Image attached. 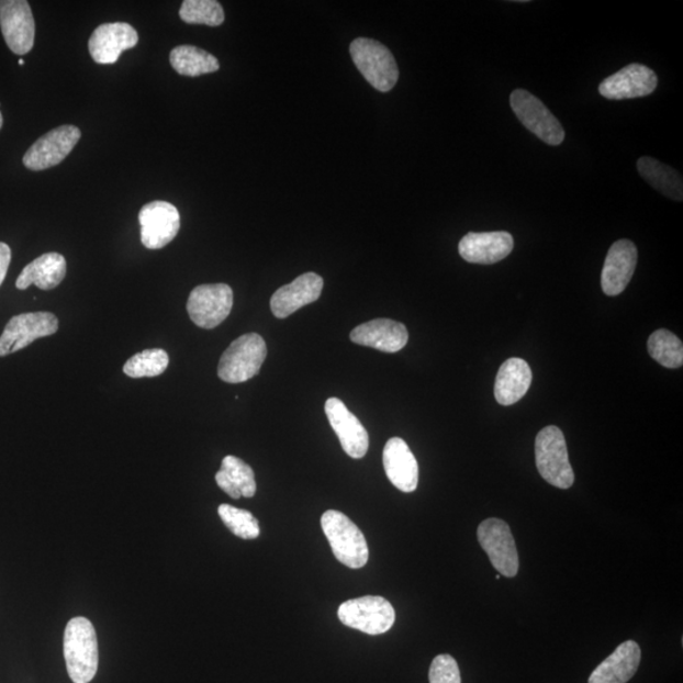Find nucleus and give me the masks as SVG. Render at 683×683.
<instances>
[{"instance_id":"c85d7f7f","label":"nucleus","mask_w":683,"mask_h":683,"mask_svg":"<svg viewBox=\"0 0 683 683\" xmlns=\"http://www.w3.org/2000/svg\"><path fill=\"white\" fill-rule=\"evenodd\" d=\"M169 362V355L164 349H145L130 358L123 372L132 379L156 378L168 369Z\"/></svg>"},{"instance_id":"4468645a","label":"nucleus","mask_w":683,"mask_h":683,"mask_svg":"<svg viewBox=\"0 0 683 683\" xmlns=\"http://www.w3.org/2000/svg\"><path fill=\"white\" fill-rule=\"evenodd\" d=\"M324 410H326L331 427L335 429L345 452L356 460L363 458L369 451L370 437L362 423L337 398L328 399Z\"/></svg>"},{"instance_id":"f3484780","label":"nucleus","mask_w":683,"mask_h":683,"mask_svg":"<svg viewBox=\"0 0 683 683\" xmlns=\"http://www.w3.org/2000/svg\"><path fill=\"white\" fill-rule=\"evenodd\" d=\"M514 248V238L504 231L470 232L458 245V253L464 261L479 265H493L504 260Z\"/></svg>"},{"instance_id":"473e14b6","label":"nucleus","mask_w":683,"mask_h":683,"mask_svg":"<svg viewBox=\"0 0 683 683\" xmlns=\"http://www.w3.org/2000/svg\"><path fill=\"white\" fill-rule=\"evenodd\" d=\"M12 260V251L10 246L0 243V285L3 284L8 268Z\"/></svg>"},{"instance_id":"bb28decb","label":"nucleus","mask_w":683,"mask_h":683,"mask_svg":"<svg viewBox=\"0 0 683 683\" xmlns=\"http://www.w3.org/2000/svg\"><path fill=\"white\" fill-rule=\"evenodd\" d=\"M170 64L182 77L197 78L200 75L219 71L220 61L210 53L195 46L175 47L170 54Z\"/></svg>"},{"instance_id":"7ed1b4c3","label":"nucleus","mask_w":683,"mask_h":683,"mask_svg":"<svg viewBox=\"0 0 683 683\" xmlns=\"http://www.w3.org/2000/svg\"><path fill=\"white\" fill-rule=\"evenodd\" d=\"M268 356V346L257 333H247L224 351L219 365V377L228 384H240L260 372Z\"/></svg>"},{"instance_id":"b1692460","label":"nucleus","mask_w":683,"mask_h":683,"mask_svg":"<svg viewBox=\"0 0 683 683\" xmlns=\"http://www.w3.org/2000/svg\"><path fill=\"white\" fill-rule=\"evenodd\" d=\"M531 370L522 358H510L500 368L495 381V399L499 404L513 405L528 393Z\"/></svg>"},{"instance_id":"a211bd4d","label":"nucleus","mask_w":683,"mask_h":683,"mask_svg":"<svg viewBox=\"0 0 683 683\" xmlns=\"http://www.w3.org/2000/svg\"><path fill=\"white\" fill-rule=\"evenodd\" d=\"M638 262V249L629 239L615 243L605 258L602 288L607 296H616L628 287Z\"/></svg>"},{"instance_id":"0eeeda50","label":"nucleus","mask_w":683,"mask_h":683,"mask_svg":"<svg viewBox=\"0 0 683 683\" xmlns=\"http://www.w3.org/2000/svg\"><path fill=\"white\" fill-rule=\"evenodd\" d=\"M512 110L523 126L549 146H560L564 130L557 116L540 99L524 89H516L511 96Z\"/></svg>"},{"instance_id":"f257e3e1","label":"nucleus","mask_w":683,"mask_h":683,"mask_svg":"<svg viewBox=\"0 0 683 683\" xmlns=\"http://www.w3.org/2000/svg\"><path fill=\"white\" fill-rule=\"evenodd\" d=\"M66 668L74 683H89L99 664L98 639L93 624L82 616L66 626L64 635Z\"/></svg>"},{"instance_id":"5701e85b","label":"nucleus","mask_w":683,"mask_h":683,"mask_svg":"<svg viewBox=\"0 0 683 683\" xmlns=\"http://www.w3.org/2000/svg\"><path fill=\"white\" fill-rule=\"evenodd\" d=\"M65 257L48 253L36 258L24 268L15 282L19 290H26L35 284L41 290H53L60 285L66 277Z\"/></svg>"},{"instance_id":"6ab92c4d","label":"nucleus","mask_w":683,"mask_h":683,"mask_svg":"<svg viewBox=\"0 0 683 683\" xmlns=\"http://www.w3.org/2000/svg\"><path fill=\"white\" fill-rule=\"evenodd\" d=\"M324 281L318 273L306 272L300 275L291 284L281 287L270 300L272 314L279 320H285L300 307L316 302L322 295Z\"/></svg>"},{"instance_id":"72a5a7b5","label":"nucleus","mask_w":683,"mask_h":683,"mask_svg":"<svg viewBox=\"0 0 683 683\" xmlns=\"http://www.w3.org/2000/svg\"><path fill=\"white\" fill-rule=\"evenodd\" d=\"M3 127V115L0 113V130Z\"/></svg>"},{"instance_id":"9b49d317","label":"nucleus","mask_w":683,"mask_h":683,"mask_svg":"<svg viewBox=\"0 0 683 683\" xmlns=\"http://www.w3.org/2000/svg\"><path fill=\"white\" fill-rule=\"evenodd\" d=\"M141 243L148 249H161L178 236L180 213L165 200L146 204L138 214Z\"/></svg>"},{"instance_id":"7c9ffc66","label":"nucleus","mask_w":683,"mask_h":683,"mask_svg":"<svg viewBox=\"0 0 683 683\" xmlns=\"http://www.w3.org/2000/svg\"><path fill=\"white\" fill-rule=\"evenodd\" d=\"M219 514L221 516L224 526H226L233 535L243 539H256L260 536V524L255 518L253 513L238 507L222 504L219 507Z\"/></svg>"},{"instance_id":"423d86ee","label":"nucleus","mask_w":683,"mask_h":683,"mask_svg":"<svg viewBox=\"0 0 683 683\" xmlns=\"http://www.w3.org/2000/svg\"><path fill=\"white\" fill-rule=\"evenodd\" d=\"M338 618L348 628L369 636H380L393 628L394 606L381 596H362L348 600L338 609Z\"/></svg>"},{"instance_id":"f704fd0d","label":"nucleus","mask_w":683,"mask_h":683,"mask_svg":"<svg viewBox=\"0 0 683 683\" xmlns=\"http://www.w3.org/2000/svg\"><path fill=\"white\" fill-rule=\"evenodd\" d=\"M19 64H20V65H23V64H24V60H22V58H21V60L19 61Z\"/></svg>"},{"instance_id":"2eb2a0df","label":"nucleus","mask_w":683,"mask_h":683,"mask_svg":"<svg viewBox=\"0 0 683 683\" xmlns=\"http://www.w3.org/2000/svg\"><path fill=\"white\" fill-rule=\"evenodd\" d=\"M658 87L657 74L641 64H630L607 77L598 93L611 100L635 99L651 96Z\"/></svg>"},{"instance_id":"f03ea898","label":"nucleus","mask_w":683,"mask_h":683,"mask_svg":"<svg viewBox=\"0 0 683 683\" xmlns=\"http://www.w3.org/2000/svg\"><path fill=\"white\" fill-rule=\"evenodd\" d=\"M322 529L337 560L349 569H362L369 562V546L363 533L347 515L328 511L322 515Z\"/></svg>"},{"instance_id":"a878e982","label":"nucleus","mask_w":683,"mask_h":683,"mask_svg":"<svg viewBox=\"0 0 683 683\" xmlns=\"http://www.w3.org/2000/svg\"><path fill=\"white\" fill-rule=\"evenodd\" d=\"M637 168L641 178L649 186L660 191L665 198L682 202L683 181L681 175L672 169L671 166L664 165L653 157L645 156L639 158Z\"/></svg>"},{"instance_id":"4be33fe9","label":"nucleus","mask_w":683,"mask_h":683,"mask_svg":"<svg viewBox=\"0 0 683 683\" xmlns=\"http://www.w3.org/2000/svg\"><path fill=\"white\" fill-rule=\"evenodd\" d=\"M640 658L641 652L637 641H624L591 673L589 683H627L638 671Z\"/></svg>"},{"instance_id":"dca6fc26","label":"nucleus","mask_w":683,"mask_h":683,"mask_svg":"<svg viewBox=\"0 0 683 683\" xmlns=\"http://www.w3.org/2000/svg\"><path fill=\"white\" fill-rule=\"evenodd\" d=\"M138 33L128 23H104L89 38V53L100 65H112L120 60L122 53L136 47Z\"/></svg>"},{"instance_id":"412c9836","label":"nucleus","mask_w":683,"mask_h":683,"mask_svg":"<svg viewBox=\"0 0 683 683\" xmlns=\"http://www.w3.org/2000/svg\"><path fill=\"white\" fill-rule=\"evenodd\" d=\"M349 338L356 345L371 347L378 351L396 354L410 339L404 324L391 320H373L356 327Z\"/></svg>"},{"instance_id":"39448f33","label":"nucleus","mask_w":683,"mask_h":683,"mask_svg":"<svg viewBox=\"0 0 683 683\" xmlns=\"http://www.w3.org/2000/svg\"><path fill=\"white\" fill-rule=\"evenodd\" d=\"M352 60L362 77L374 89L387 93L396 86L398 64L390 49L371 38H356L351 46Z\"/></svg>"},{"instance_id":"2f4dec72","label":"nucleus","mask_w":683,"mask_h":683,"mask_svg":"<svg viewBox=\"0 0 683 683\" xmlns=\"http://www.w3.org/2000/svg\"><path fill=\"white\" fill-rule=\"evenodd\" d=\"M430 683H461V672L452 656L439 654L433 660L429 670Z\"/></svg>"},{"instance_id":"aec40b11","label":"nucleus","mask_w":683,"mask_h":683,"mask_svg":"<svg viewBox=\"0 0 683 683\" xmlns=\"http://www.w3.org/2000/svg\"><path fill=\"white\" fill-rule=\"evenodd\" d=\"M387 477L403 493H413L418 488L419 468L410 446L402 438H391L382 455Z\"/></svg>"},{"instance_id":"6e6552de","label":"nucleus","mask_w":683,"mask_h":683,"mask_svg":"<svg viewBox=\"0 0 683 683\" xmlns=\"http://www.w3.org/2000/svg\"><path fill=\"white\" fill-rule=\"evenodd\" d=\"M478 539L499 573L511 579L518 574V551L511 527L504 520L490 518L482 522L478 529Z\"/></svg>"},{"instance_id":"393cba45","label":"nucleus","mask_w":683,"mask_h":683,"mask_svg":"<svg viewBox=\"0 0 683 683\" xmlns=\"http://www.w3.org/2000/svg\"><path fill=\"white\" fill-rule=\"evenodd\" d=\"M216 485L232 499L254 497L256 494L255 472L251 466L235 456L223 458L222 468L215 474Z\"/></svg>"},{"instance_id":"cd10ccee","label":"nucleus","mask_w":683,"mask_h":683,"mask_svg":"<svg viewBox=\"0 0 683 683\" xmlns=\"http://www.w3.org/2000/svg\"><path fill=\"white\" fill-rule=\"evenodd\" d=\"M648 352L664 368L680 369L683 365L682 342L668 329H658L652 333L648 339Z\"/></svg>"},{"instance_id":"c756f323","label":"nucleus","mask_w":683,"mask_h":683,"mask_svg":"<svg viewBox=\"0 0 683 683\" xmlns=\"http://www.w3.org/2000/svg\"><path fill=\"white\" fill-rule=\"evenodd\" d=\"M180 19L189 24H205L219 27L224 22V11L215 0H186L182 2Z\"/></svg>"},{"instance_id":"ddd939ff","label":"nucleus","mask_w":683,"mask_h":683,"mask_svg":"<svg viewBox=\"0 0 683 683\" xmlns=\"http://www.w3.org/2000/svg\"><path fill=\"white\" fill-rule=\"evenodd\" d=\"M0 29L8 47L15 55H26L35 44L36 24L26 0L0 2Z\"/></svg>"},{"instance_id":"9d476101","label":"nucleus","mask_w":683,"mask_h":683,"mask_svg":"<svg viewBox=\"0 0 683 683\" xmlns=\"http://www.w3.org/2000/svg\"><path fill=\"white\" fill-rule=\"evenodd\" d=\"M233 306V291L226 284L197 287L188 299L190 320L203 329L219 327L228 318Z\"/></svg>"},{"instance_id":"1a4fd4ad","label":"nucleus","mask_w":683,"mask_h":683,"mask_svg":"<svg viewBox=\"0 0 683 683\" xmlns=\"http://www.w3.org/2000/svg\"><path fill=\"white\" fill-rule=\"evenodd\" d=\"M56 315L48 312L23 313L8 322L0 336V357L21 351L40 338L55 335Z\"/></svg>"},{"instance_id":"f8f14e48","label":"nucleus","mask_w":683,"mask_h":683,"mask_svg":"<svg viewBox=\"0 0 683 683\" xmlns=\"http://www.w3.org/2000/svg\"><path fill=\"white\" fill-rule=\"evenodd\" d=\"M81 132L75 126L49 131L33 144L23 156V165L32 171H43L61 164L77 146Z\"/></svg>"},{"instance_id":"20e7f679","label":"nucleus","mask_w":683,"mask_h":683,"mask_svg":"<svg viewBox=\"0 0 683 683\" xmlns=\"http://www.w3.org/2000/svg\"><path fill=\"white\" fill-rule=\"evenodd\" d=\"M536 463L540 477L558 489H570L574 473L569 460L568 445L560 428L549 426L536 438Z\"/></svg>"}]
</instances>
